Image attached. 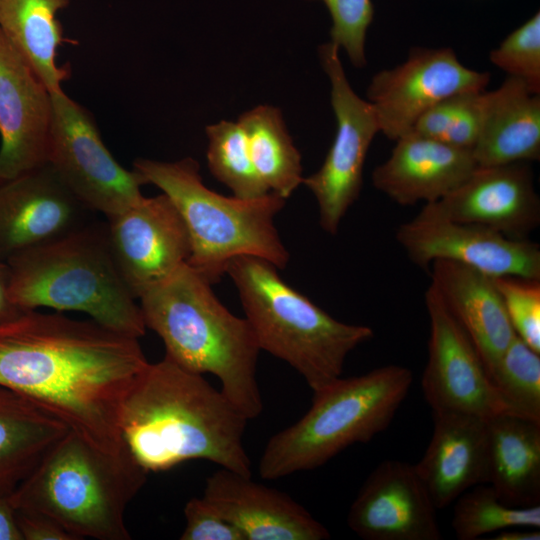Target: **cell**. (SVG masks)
<instances>
[{
	"instance_id": "16",
	"label": "cell",
	"mask_w": 540,
	"mask_h": 540,
	"mask_svg": "<svg viewBox=\"0 0 540 540\" xmlns=\"http://www.w3.org/2000/svg\"><path fill=\"white\" fill-rule=\"evenodd\" d=\"M436 510L414 464L385 460L364 481L347 523L365 540H440Z\"/></svg>"
},
{
	"instance_id": "5",
	"label": "cell",
	"mask_w": 540,
	"mask_h": 540,
	"mask_svg": "<svg viewBox=\"0 0 540 540\" xmlns=\"http://www.w3.org/2000/svg\"><path fill=\"white\" fill-rule=\"evenodd\" d=\"M147 474L130 454L112 456L69 430L9 500L15 510L49 517L75 540H129L126 507Z\"/></svg>"
},
{
	"instance_id": "4",
	"label": "cell",
	"mask_w": 540,
	"mask_h": 540,
	"mask_svg": "<svg viewBox=\"0 0 540 540\" xmlns=\"http://www.w3.org/2000/svg\"><path fill=\"white\" fill-rule=\"evenodd\" d=\"M9 294L22 311L86 313L115 332L140 338L146 325L114 260L106 225L87 224L5 260Z\"/></svg>"
},
{
	"instance_id": "28",
	"label": "cell",
	"mask_w": 540,
	"mask_h": 540,
	"mask_svg": "<svg viewBox=\"0 0 540 540\" xmlns=\"http://www.w3.org/2000/svg\"><path fill=\"white\" fill-rule=\"evenodd\" d=\"M454 502L452 528L460 540L510 528H540V505H509L487 483L473 486Z\"/></svg>"
},
{
	"instance_id": "21",
	"label": "cell",
	"mask_w": 540,
	"mask_h": 540,
	"mask_svg": "<svg viewBox=\"0 0 540 540\" xmlns=\"http://www.w3.org/2000/svg\"><path fill=\"white\" fill-rule=\"evenodd\" d=\"M433 433L415 468L437 509L478 484L488 483V419L432 411Z\"/></svg>"
},
{
	"instance_id": "14",
	"label": "cell",
	"mask_w": 540,
	"mask_h": 540,
	"mask_svg": "<svg viewBox=\"0 0 540 540\" xmlns=\"http://www.w3.org/2000/svg\"><path fill=\"white\" fill-rule=\"evenodd\" d=\"M106 227L116 265L136 299L188 263L191 245L187 228L164 193L143 196L107 218Z\"/></svg>"
},
{
	"instance_id": "33",
	"label": "cell",
	"mask_w": 540,
	"mask_h": 540,
	"mask_svg": "<svg viewBox=\"0 0 540 540\" xmlns=\"http://www.w3.org/2000/svg\"><path fill=\"white\" fill-rule=\"evenodd\" d=\"M518 338L540 353V279L493 277Z\"/></svg>"
},
{
	"instance_id": "15",
	"label": "cell",
	"mask_w": 540,
	"mask_h": 540,
	"mask_svg": "<svg viewBox=\"0 0 540 540\" xmlns=\"http://www.w3.org/2000/svg\"><path fill=\"white\" fill-rule=\"evenodd\" d=\"M52 96L0 30V183L47 164Z\"/></svg>"
},
{
	"instance_id": "32",
	"label": "cell",
	"mask_w": 540,
	"mask_h": 540,
	"mask_svg": "<svg viewBox=\"0 0 540 540\" xmlns=\"http://www.w3.org/2000/svg\"><path fill=\"white\" fill-rule=\"evenodd\" d=\"M490 61L540 94V13H535L492 50Z\"/></svg>"
},
{
	"instance_id": "34",
	"label": "cell",
	"mask_w": 540,
	"mask_h": 540,
	"mask_svg": "<svg viewBox=\"0 0 540 540\" xmlns=\"http://www.w3.org/2000/svg\"><path fill=\"white\" fill-rule=\"evenodd\" d=\"M331 18V42L342 47L357 68L366 64L365 39L373 20L372 0H322Z\"/></svg>"
},
{
	"instance_id": "39",
	"label": "cell",
	"mask_w": 540,
	"mask_h": 540,
	"mask_svg": "<svg viewBox=\"0 0 540 540\" xmlns=\"http://www.w3.org/2000/svg\"><path fill=\"white\" fill-rule=\"evenodd\" d=\"M510 528L499 531L491 539L493 540H539L540 532L536 528Z\"/></svg>"
},
{
	"instance_id": "27",
	"label": "cell",
	"mask_w": 540,
	"mask_h": 540,
	"mask_svg": "<svg viewBox=\"0 0 540 540\" xmlns=\"http://www.w3.org/2000/svg\"><path fill=\"white\" fill-rule=\"evenodd\" d=\"M253 165L270 192L287 199L302 184L301 155L289 135L280 110L259 105L238 119Z\"/></svg>"
},
{
	"instance_id": "29",
	"label": "cell",
	"mask_w": 540,
	"mask_h": 540,
	"mask_svg": "<svg viewBox=\"0 0 540 540\" xmlns=\"http://www.w3.org/2000/svg\"><path fill=\"white\" fill-rule=\"evenodd\" d=\"M206 135L209 169L235 197L255 199L270 192L255 170L246 135L238 122L222 120L208 125Z\"/></svg>"
},
{
	"instance_id": "38",
	"label": "cell",
	"mask_w": 540,
	"mask_h": 540,
	"mask_svg": "<svg viewBox=\"0 0 540 540\" xmlns=\"http://www.w3.org/2000/svg\"><path fill=\"white\" fill-rule=\"evenodd\" d=\"M22 312L12 301L9 294L8 267L0 260V323L14 318Z\"/></svg>"
},
{
	"instance_id": "22",
	"label": "cell",
	"mask_w": 540,
	"mask_h": 540,
	"mask_svg": "<svg viewBox=\"0 0 540 540\" xmlns=\"http://www.w3.org/2000/svg\"><path fill=\"white\" fill-rule=\"evenodd\" d=\"M431 285L467 333L489 374L516 334L494 279L467 265L436 260Z\"/></svg>"
},
{
	"instance_id": "11",
	"label": "cell",
	"mask_w": 540,
	"mask_h": 540,
	"mask_svg": "<svg viewBox=\"0 0 540 540\" xmlns=\"http://www.w3.org/2000/svg\"><path fill=\"white\" fill-rule=\"evenodd\" d=\"M424 298L430 336L421 386L432 411L462 412L485 419L512 414L476 347L431 284Z\"/></svg>"
},
{
	"instance_id": "37",
	"label": "cell",
	"mask_w": 540,
	"mask_h": 540,
	"mask_svg": "<svg viewBox=\"0 0 540 540\" xmlns=\"http://www.w3.org/2000/svg\"><path fill=\"white\" fill-rule=\"evenodd\" d=\"M0 540H22L9 497H0Z\"/></svg>"
},
{
	"instance_id": "6",
	"label": "cell",
	"mask_w": 540,
	"mask_h": 540,
	"mask_svg": "<svg viewBox=\"0 0 540 540\" xmlns=\"http://www.w3.org/2000/svg\"><path fill=\"white\" fill-rule=\"evenodd\" d=\"M269 261L232 259L226 268L260 350L288 363L316 392L341 377L347 356L374 332L341 322L288 285Z\"/></svg>"
},
{
	"instance_id": "36",
	"label": "cell",
	"mask_w": 540,
	"mask_h": 540,
	"mask_svg": "<svg viewBox=\"0 0 540 540\" xmlns=\"http://www.w3.org/2000/svg\"><path fill=\"white\" fill-rule=\"evenodd\" d=\"M16 522L22 540H75L49 517L28 511L15 510Z\"/></svg>"
},
{
	"instance_id": "13",
	"label": "cell",
	"mask_w": 540,
	"mask_h": 540,
	"mask_svg": "<svg viewBox=\"0 0 540 540\" xmlns=\"http://www.w3.org/2000/svg\"><path fill=\"white\" fill-rule=\"evenodd\" d=\"M490 74L464 66L450 48H414L400 65L379 71L367 89L380 132L396 141L432 106L452 95L482 91Z\"/></svg>"
},
{
	"instance_id": "19",
	"label": "cell",
	"mask_w": 540,
	"mask_h": 540,
	"mask_svg": "<svg viewBox=\"0 0 540 540\" xmlns=\"http://www.w3.org/2000/svg\"><path fill=\"white\" fill-rule=\"evenodd\" d=\"M202 497L244 540H325L328 529L289 495L251 476L221 467L206 481Z\"/></svg>"
},
{
	"instance_id": "20",
	"label": "cell",
	"mask_w": 540,
	"mask_h": 540,
	"mask_svg": "<svg viewBox=\"0 0 540 540\" xmlns=\"http://www.w3.org/2000/svg\"><path fill=\"white\" fill-rule=\"evenodd\" d=\"M395 142L389 158L373 170L372 183L402 206L442 199L478 167L472 150L447 145L414 131Z\"/></svg>"
},
{
	"instance_id": "17",
	"label": "cell",
	"mask_w": 540,
	"mask_h": 540,
	"mask_svg": "<svg viewBox=\"0 0 540 540\" xmlns=\"http://www.w3.org/2000/svg\"><path fill=\"white\" fill-rule=\"evenodd\" d=\"M90 211L48 163L0 183V260L87 225Z\"/></svg>"
},
{
	"instance_id": "26",
	"label": "cell",
	"mask_w": 540,
	"mask_h": 540,
	"mask_svg": "<svg viewBox=\"0 0 540 540\" xmlns=\"http://www.w3.org/2000/svg\"><path fill=\"white\" fill-rule=\"evenodd\" d=\"M70 0H0V30L43 81L51 94L64 92L70 69L56 64L57 49L67 39L58 11Z\"/></svg>"
},
{
	"instance_id": "35",
	"label": "cell",
	"mask_w": 540,
	"mask_h": 540,
	"mask_svg": "<svg viewBox=\"0 0 540 540\" xmlns=\"http://www.w3.org/2000/svg\"><path fill=\"white\" fill-rule=\"evenodd\" d=\"M184 515L186 525L181 540H244L241 532L203 497L191 498L185 504Z\"/></svg>"
},
{
	"instance_id": "31",
	"label": "cell",
	"mask_w": 540,
	"mask_h": 540,
	"mask_svg": "<svg viewBox=\"0 0 540 540\" xmlns=\"http://www.w3.org/2000/svg\"><path fill=\"white\" fill-rule=\"evenodd\" d=\"M488 375L513 415L540 422V353L516 336Z\"/></svg>"
},
{
	"instance_id": "12",
	"label": "cell",
	"mask_w": 540,
	"mask_h": 540,
	"mask_svg": "<svg viewBox=\"0 0 540 540\" xmlns=\"http://www.w3.org/2000/svg\"><path fill=\"white\" fill-rule=\"evenodd\" d=\"M396 240L408 258L428 269L436 260L472 267L488 276L540 279V247L490 228L448 219L424 207L399 226Z\"/></svg>"
},
{
	"instance_id": "30",
	"label": "cell",
	"mask_w": 540,
	"mask_h": 540,
	"mask_svg": "<svg viewBox=\"0 0 540 540\" xmlns=\"http://www.w3.org/2000/svg\"><path fill=\"white\" fill-rule=\"evenodd\" d=\"M490 91H469L447 97L428 109L412 131L458 148L476 144L489 104Z\"/></svg>"
},
{
	"instance_id": "10",
	"label": "cell",
	"mask_w": 540,
	"mask_h": 540,
	"mask_svg": "<svg viewBox=\"0 0 540 540\" xmlns=\"http://www.w3.org/2000/svg\"><path fill=\"white\" fill-rule=\"evenodd\" d=\"M319 58L331 84L336 134L322 166L303 178L302 183L317 201L320 226L334 235L359 197L366 155L380 128L371 103L360 98L350 86L339 47L331 41L322 44Z\"/></svg>"
},
{
	"instance_id": "9",
	"label": "cell",
	"mask_w": 540,
	"mask_h": 540,
	"mask_svg": "<svg viewBox=\"0 0 540 540\" xmlns=\"http://www.w3.org/2000/svg\"><path fill=\"white\" fill-rule=\"evenodd\" d=\"M53 119L47 163L90 210L113 217L142 197L146 184L104 145L92 114L65 92L51 94Z\"/></svg>"
},
{
	"instance_id": "7",
	"label": "cell",
	"mask_w": 540,
	"mask_h": 540,
	"mask_svg": "<svg viewBox=\"0 0 540 540\" xmlns=\"http://www.w3.org/2000/svg\"><path fill=\"white\" fill-rule=\"evenodd\" d=\"M199 163L191 157L174 162L138 158L134 170L145 183L157 186L173 202L187 228L188 264L209 283L226 274L239 256L265 259L286 267L289 253L274 225L284 198L269 192L255 199L227 197L203 184Z\"/></svg>"
},
{
	"instance_id": "8",
	"label": "cell",
	"mask_w": 540,
	"mask_h": 540,
	"mask_svg": "<svg viewBox=\"0 0 540 540\" xmlns=\"http://www.w3.org/2000/svg\"><path fill=\"white\" fill-rule=\"evenodd\" d=\"M412 381L410 369L387 365L341 376L314 392L308 411L268 440L259 475L273 480L313 470L347 447L369 442L390 425Z\"/></svg>"
},
{
	"instance_id": "18",
	"label": "cell",
	"mask_w": 540,
	"mask_h": 540,
	"mask_svg": "<svg viewBox=\"0 0 540 540\" xmlns=\"http://www.w3.org/2000/svg\"><path fill=\"white\" fill-rule=\"evenodd\" d=\"M423 207L513 239H528L540 223V199L526 162L478 166L448 195Z\"/></svg>"
},
{
	"instance_id": "1",
	"label": "cell",
	"mask_w": 540,
	"mask_h": 540,
	"mask_svg": "<svg viewBox=\"0 0 540 540\" xmlns=\"http://www.w3.org/2000/svg\"><path fill=\"white\" fill-rule=\"evenodd\" d=\"M148 363L138 338L92 319L26 310L0 323V385L112 456L130 454L120 435V413Z\"/></svg>"
},
{
	"instance_id": "23",
	"label": "cell",
	"mask_w": 540,
	"mask_h": 540,
	"mask_svg": "<svg viewBox=\"0 0 540 540\" xmlns=\"http://www.w3.org/2000/svg\"><path fill=\"white\" fill-rule=\"evenodd\" d=\"M477 166H499L540 158V96L508 76L490 91L486 116L472 148Z\"/></svg>"
},
{
	"instance_id": "25",
	"label": "cell",
	"mask_w": 540,
	"mask_h": 540,
	"mask_svg": "<svg viewBox=\"0 0 540 540\" xmlns=\"http://www.w3.org/2000/svg\"><path fill=\"white\" fill-rule=\"evenodd\" d=\"M69 430L38 404L0 385V497H9Z\"/></svg>"
},
{
	"instance_id": "3",
	"label": "cell",
	"mask_w": 540,
	"mask_h": 540,
	"mask_svg": "<svg viewBox=\"0 0 540 540\" xmlns=\"http://www.w3.org/2000/svg\"><path fill=\"white\" fill-rule=\"evenodd\" d=\"M211 285L185 263L139 298L143 319L162 339L165 355L189 371L216 376L227 398L253 419L263 411L261 350L246 318L232 314Z\"/></svg>"
},
{
	"instance_id": "2",
	"label": "cell",
	"mask_w": 540,
	"mask_h": 540,
	"mask_svg": "<svg viewBox=\"0 0 540 540\" xmlns=\"http://www.w3.org/2000/svg\"><path fill=\"white\" fill-rule=\"evenodd\" d=\"M247 421L221 389L165 355L137 377L119 429L124 447L147 473L201 459L251 476L243 444Z\"/></svg>"
},
{
	"instance_id": "24",
	"label": "cell",
	"mask_w": 540,
	"mask_h": 540,
	"mask_svg": "<svg viewBox=\"0 0 540 540\" xmlns=\"http://www.w3.org/2000/svg\"><path fill=\"white\" fill-rule=\"evenodd\" d=\"M487 426V484L509 505H540V422L500 414Z\"/></svg>"
}]
</instances>
